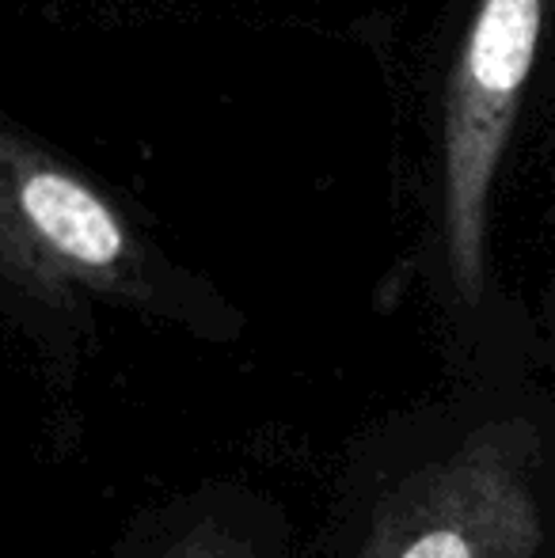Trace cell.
I'll return each mask as SVG.
<instances>
[{
	"label": "cell",
	"mask_w": 555,
	"mask_h": 558,
	"mask_svg": "<svg viewBox=\"0 0 555 558\" xmlns=\"http://www.w3.org/2000/svg\"><path fill=\"white\" fill-rule=\"evenodd\" d=\"M0 278L46 308L81 296L160 308V281L126 217L76 171L0 133Z\"/></svg>",
	"instance_id": "2"
},
{
	"label": "cell",
	"mask_w": 555,
	"mask_h": 558,
	"mask_svg": "<svg viewBox=\"0 0 555 558\" xmlns=\"http://www.w3.org/2000/svg\"><path fill=\"white\" fill-rule=\"evenodd\" d=\"M114 558H293V529L270 494L206 483L141 521Z\"/></svg>",
	"instance_id": "4"
},
{
	"label": "cell",
	"mask_w": 555,
	"mask_h": 558,
	"mask_svg": "<svg viewBox=\"0 0 555 558\" xmlns=\"http://www.w3.org/2000/svg\"><path fill=\"white\" fill-rule=\"evenodd\" d=\"M544 441L521 414L358 475L342 498L339 558H541Z\"/></svg>",
	"instance_id": "1"
},
{
	"label": "cell",
	"mask_w": 555,
	"mask_h": 558,
	"mask_svg": "<svg viewBox=\"0 0 555 558\" xmlns=\"http://www.w3.org/2000/svg\"><path fill=\"white\" fill-rule=\"evenodd\" d=\"M548 0H475L442 125V255L453 293L475 308L487 286L491 194L533 73Z\"/></svg>",
	"instance_id": "3"
}]
</instances>
